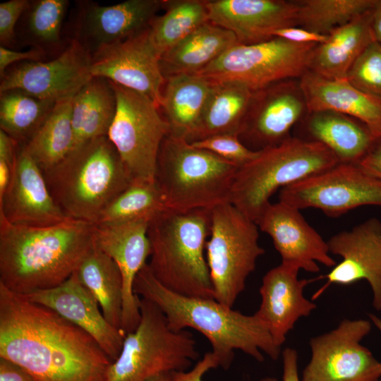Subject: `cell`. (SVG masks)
Instances as JSON below:
<instances>
[{"label": "cell", "instance_id": "obj_34", "mask_svg": "<svg viewBox=\"0 0 381 381\" xmlns=\"http://www.w3.org/2000/svg\"><path fill=\"white\" fill-rule=\"evenodd\" d=\"M162 8L164 13L150 26L162 55L209 22L207 0H165Z\"/></svg>", "mask_w": 381, "mask_h": 381}, {"label": "cell", "instance_id": "obj_45", "mask_svg": "<svg viewBox=\"0 0 381 381\" xmlns=\"http://www.w3.org/2000/svg\"><path fill=\"white\" fill-rule=\"evenodd\" d=\"M43 55L41 48H34L25 52H18L0 47V73L2 78L6 73V69L12 64L28 60L29 61H40Z\"/></svg>", "mask_w": 381, "mask_h": 381}, {"label": "cell", "instance_id": "obj_50", "mask_svg": "<svg viewBox=\"0 0 381 381\" xmlns=\"http://www.w3.org/2000/svg\"><path fill=\"white\" fill-rule=\"evenodd\" d=\"M172 373L173 372H165L159 373L147 381H172Z\"/></svg>", "mask_w": 381, "mask_h": 381}, {"label": "cell", "instance_id": "obj_41", "mask_svg": "<svg viewBox=\"0 0 381 381\" xmlns=\"http://www.w3.org/2000/svg\"><path fill=\"white\" fill-rule=\"evenodd\" d=\"M30 3L28 0H10L0 4V41L6 46L15 42L16 24Z\"/></svg>", "mask_w": 381, "mask_h": 381}, {"label": "cell", "instance_id": "obj_31", "mask_svg": "<svg viewBox=\"0 0 381 381\" xmlns=\"http://www.w3.org/2000/svg\"><path fill=\"white\" fill-rule=\"evenodd\" d=\"M253 92L231 82H213L200 123L190 143L220 134L239 135Z\"/></svg>", "mask_w": 381, "mask_h": 381}, {"label": "cell", "instance_id": "obj_7", "mask_svg": "<svg viewBox=\"0 0 381 381\" xmlns=\"http://www.w3.org/2000/svg\"><path fill=\"white\" fill-rule=\"evenodd\" d=\"M238 168L185 138L169 134L160 147L155 181L167 209L212 210L229 202Z\"/></svg>", "mask_w": 381, "mask_h": 381}, {"label": "cell", "instance_id": "obj_2", "mask_svg": "<svg viewBox=\"0 0 381 381\" xmlns=\"http://www.w3.org/2000/svg\"><path fill=\"white\" fill-rule=\"evenodd\" d=\"M94 224L67 218L48 226L0 217V284L25 295L68 279L94 247Z\"/></svg>", "mask_w": 381, "mask_h": 381}, {"label": "cell", "instance_id": "obj_16", "mask_svg": "<svg viewBox=\"0 0 381 381\" xmlns=\"http://www.w3.org/2000/svg\"><path fill=\"white\" fill-rule=\"evenodd\" d=\"M308 112L299 79H289L253 92L238 137L259 151L290 138L291 128Z\"/></svg>", "mask_w": 381, "mask_h": 381}, {"label": "cell", "instance_id": "obj_29", "mask_svg": "<svg viewBox=\"0 0 381 381\" xmlns=\"http://www.w3.org/2000/svg\"><path fill=\"white\" fill-rule=\"evenodd\" d=\"M237 44L231 32L209 21L162 55L163 75L196 74Z\"/></svg>", "mask_w": 381, "mask_h": 381}, {"label": "cell", "instance_id": "obj_20", "mask_svg": "<svg viewBox=\"0 0 381 381\" xmlns=\"http://www.w3.org/2000/svg\"><path fill=\"white\" fill-rule=\"evenodd\" d=\"M23 296L89 334L111 361L120 354L126 334L106 320L97 301L80 282L75 272L54 288Z\"/></svg>", "mask_w": 381, "mask_h": 381}, {"label": "cell", "instance_id": "obj_43", "mask_svg": "<svg viewBox=\"0 0 381 381\" xmlns=\"http://www.w3.org/2000/svg\"><path fill=\"white\" fill-rule=\"evenodd\" d=\"M219 366L218 358L212 351L207 352L190 370L173 372L172 381H202L207 372Z\"/></svg>", "mask_w": 381, "mask_h": 381}, {"label": "cell", "instance_id": "obj_49", "mask_svg": "<svg viewBox=\"0 0 381 381\" xmlns=\"http://www.w3.org/2000/svg\"><path fill=\"white\" fill-rule=\"evenodd\" d=\"M371 28L375 41L381 44V0H377L373 9Z\"/></svg>", "mask_w": 381, "mask_h": 381}, {"label": "cell", "instance_id": "obj_32", "mask_svg": "<svg viewBox=\"0 0 381 381\" xmlns=\"http://www.w3.org/2000/svg\"><path fill=\"white\" fill-rule=\"evenodd\" d=\"M75 273L80 282L97 301L106 320L121 329L123 279L115 262L94 242L92 250Z\"/></svg>", "mask_w": 381, "mask_h": 381}, {"label": "cell", "instance_id": "obj_24", "mask_svg": "<svg viewBox=\"0 0 381 381\" xmlns=\"http://www.w3.org/2000/svg\"><path fill=\"white\" fill-rule=\"evenodd\" d=\"M308 112L330 111L364 124L377 141L381 139V99L367 94L346 78L329 79L310 71L299 78Z\"/></svg>", "mask_w": 381, "mask_h": 381}, {"label": "cell", "instance_id": "obj_21", "mask_svg": "<svg viewBox=\"0 0 381 381\" xmlns=\"http://www.w3.org/2000/svg\"><path fill=\"white\" fill-rule=\"evenodd\" d=\"M0 217L13 224L37 226L68 218L55 202L43 171L23 145L18 147L11 183L0 199Z\"/></svg>", "mask_w": 381, "mask_h": 381}, {"label": "cell", "instance_id": "obj_46", "mask_svg": "<svg viewBox=\"0 0 381 381\" xmlns=\"http://www.w3.org/2000/svg\"><path fill=\"white\" fill-rule=\"evenodd\" d=\"M0 381H38L20 365L0 358Z\"/></svg>", "mask_w": 381, "mask_h": 381}, {"label": "cell", "instance_id": "obj_25", "mask_svg": "<svg viewBox=\"0 0 381 381\" xmlns=\"http://www.w3.org/2000/svg\"><path fill=\"white\" fill-rule=\"evenodd\" d=\"M162 0H128L112 6L91 4L85 8L80 20L83 39L93 52L133 36L150 26Z\"/></svg>", "mask_w": 381, "mask_h": 381}, {"label": "cell", "instance_id": "obj_22", "mask_svg": "<svg viewBox=\"0 0 381 381\" xmlns=\"http://www.w3.org/2000/svg\"><path fill=\"white\" fill-rule=\"evenodd\" d=\"M209 21L231 32L240 44L267 41L297 26V4L286 0H207Z\"/></svg>", "mask_w": 381, "mask_h": 381}, {"label": "cell", "instance_id": "obj_37", "mask_svg": "<svg viewBox=\"0 0 381 381\" xmlns=\"http://www.w3.org/2000/svg\"><path fill=\"white\" fill-rule=\"evenodd\" d=\"M297 4V26L328 35L371 10L377 0H301Z\"/></svg>", "mask_w": 381, "mask_h": 381}, {"label": "cell", "instance_id": "obj_39", "mask_svg": "<svg viewBox=\"0 0 381 381\" xmlns=\"http://www.w3.org/2000/svg\"><path fill=\"white\" fill-rule=\"evenodd\" d=\"M346 79L361 91L381 99V44L371 42L353 62Z\"/></svg>", "mask_w": 381, "mask_h": 381}, {"label": "cell", "instance_id": "obj_35", "mask_svg": "<svg viewBox=\"0 0 381 381\" xmlns=\"http://www.w3.org/2000/svg\"><path fill=\"white\" fill-rule=\"evenodd\" d=\"M166 210L164 195L155 180H133L105 207L96 224L150 222Z\"/></svg>", "mask_w": 381, "mask_h": 381}, {"label": "cell", "instance_id": "obj_23", "mask_svg": "<svg viewBox=\"0 0 381 381\" xmlns=\"http://www.w3.org/2000/svg\"><path fill=\"white\" fill-rule=\"evenodd\" d=\"M299 271L281 262L264 275L260 288L261 303L255 314L280 348L296 322L317 308L303 295L313 279H298Z\"/></svg>", "mask_w": 381, "mask_h": 381}, {"label": "cell", "instance_id": "obj_48", "mask_svg": "<svg viewBox=\"0 0 381 381\" xmlns=\"http://www.w3.org/2000/svg\"><path fill=\"white\" fill-rule=\"evenodd\" d=\"M373 145L358 164L370 174L381 179V139Z\"/></svg>", "mask_w": 381, "mask_h": 381}, {"label": "cell", "instance_id": "obj_8", "mask_svg": "<svg viewBox=\"0 0 381 381\" xmlns=\"http://www.w3.org/2000/svg\"><path fill=\"white\" fill-rule=\"evenodd\" d=\"M140 315L110 364L106 381H147L162 373L186 370L199 357L193 334L171 330L155 303L140 298Z\"/></svg>", "mask_w": 381, "mask_h": 381}, {"label": "cell", "instance_id": "obj_47", "mask_svg": "<svg viewBox=\"0 0 381 381\" xmlns=\"http://www.w3.org/2000/svg\"><path fill=\"white\" fill-rule=\"evenodd\" d=\"M282 381H301L298 371V353L292 348H285L282 352Z\"/></svg>", "mask_w": 381, "mask_h": 381}, {"label": "cell", "instance_id": "obj_42", "mask_svg": "<svg viewBox=\"0 0 381 381\" xmlns=\"http://www.w3.org/2000/svg\"><path fill=\"white\" fill-rule=\"evenodd\" d=\"M19 143L0 129V199L11 183L15 169Z\"/></svg>", "mask_w": 381, "mask_h": 381}, {"label": "cell", "instance_id": "obj_9", "mask_svg": "<svg viewBox=\"0 0 381 381\" xmlns=\"http://www.w3.org/2000/svg\"><path fill=\"white\" fill-rule=\"evenodd\" d=\"M258 226L230 202L211 210L206 258L214 299L232 308L265 253L260 246Z\"/></svg>", "mask_w": 381, "mask_h": 381}, {"label": "cell", "instance_id": "obj_36", "mask_svg": "<svg viewBox=\"0 0 381 381\" xmlns=\"http://www.w3.org/2000/svg\"><path fill=\"white\" fill-rule=\"evenodd\" d=\"M56 102L42 99L19 90L1 92V130L18 143L28 142L53 109Z\"/></svg>", "mask_w": 381, "mask_h": 381}, {"label": "cell", "instance_id": "obj_51", "mask_svg": "<svg viewBox=\"0 0 381 381\" xmlns=\"http://www.w3.org/2000/svg\"><path fill=\"white\" fill-rule=\"evenodd\" d=\"M370 320L374 324V325L379 329L381 333V319L375 316V315H369Z\"/></svg>", "mask_w": 381, "mask_h": 381}, {"label": "cell", "instance_id": "obj_27", "mask_svg": "<svg viewBox=\"0 0 381 381\" xmlns=\"http://www.w3.org/2000/svg\"><path fill=\"white\" fill-rule=\"evenodd\" d=\"M213 82L197 74L167 77L161 107L172 135L190 142L201 119Z\"/></svg>", "mask_w": 381, "mask_h": 381}, {"label": "cell", "instance_id": "obj_1", "mask_svg": "<svg viewBox=\"0 0 381 381\" xmlns=\"http://www.w3.org/2000/svg\"><path fill=\"white\" fill-rule=\"evenodd\" d=\"M0 358L38 381H106L112 362L84 330L1 284Z\"/></svg>", "mask_w": 381, "mask_h": 381}, {"label": "cell", "instance_id": "obj_17", "mask_svg": "<svg viewBox=\"0 0 381 381\" xmlns=\"http://www.w3.org/2000/svg\"><path fill=\"white\" fill-rule=\"evenodd\" d=\"M329 253L341 257L326 274L313 279H326V283L313 296L318 298L331 284L350 285L366 280L372 289L373 305L381 310V222L375 217L340 231L328 241Z\"/></svg>", "mask_w": 381, "mask_h": 381}, {"label": "cell", "instance_id": "obj_14", "mask_svg": "<svg viewBox=\"0 0 381 381\" xmlns=\"http://www.w3.org/2000/svg\"><path fill=\"white\" fill-rule=\"evenodd\" d=\"M150 28L92 53L90 73L144 95L161 107L166 78Z\"/></svg>", "mask_w": 381, "mask_h": 381}, {"label": "cell", "instance_id": "obj_28", "mask_svg": "<svg viewBox=\"0 0 381 381\" xmlns=\"http://www.w3.org/2000/svg\"><path fill=\"white\" fill-rule=\"evenodd\" d=\"M308 114V140L324 145L339 163L358 164L377 142L364 124L351 117L330 111Z\"/></svg>", "mask_w": 381, "mask_h": 381}, {"label": "cell", "instance_id": "obj_11", "mask_svg": "<svg viewBox=\"0 0 381 381\" xmlns=\"http://www.w3.org/2000/svg\"><path fill=\"white\" fill-rule=\"evenodd\" d=\"M111 83L116 111L107 137L133 181H155L158 155L170 133L169 126L149 97Z\"/></svg>", "mask_w": 381, "mask_h": 381}, {"label": "cell", "instance_id": "obj_10", "mask_svg": "<svg viewBox=\"0 0 381 381\" xmlns=\"http://www.w3.org/2000/svg\"><path fill=\"white\" fill-rule=\"evenodd\" d=\"M317 45L279 37L237 44L196 74L212 82L238 83L255 92L277 82L301 78L309 70Z\"/></svg>", "mask_w": 381, "mask_h": 381}, {"label": "cell", "instance_id": "obj_33", "mask_svg": "<svg viewBox=\"0 0 381 381\" xmlns=\"http://www.w3.org/2000/svg\"><path fill=\"white\" fill-rule=\"evenodd\" d=\"M73 97L56 101L37 131L23 144L43 172L60 163L73 148L71 119Z\"/></svg>", "mask_w": 381, "mask_h": 381}, {"label": "cell", "instance_id": "obj_13", "mask_svg": "<svg viewBox=\"0 0 381 381\" xmlns=\"http://www.w3.org/2000/svg\"><path fill=\"white\" fill-rule=\"evenodd\" d=\"M366 320H341L332 330L310 340L311 358L301 381H377L381 362L361 341L370 332Z\"/></svg>", "mask_w": 381, "mask_h": 381}, {"label": "cell", "instance_id": "obj_3", "mask_svg": "<svg viewBox=\"0 0 381 381\" xmlns=\"http://www.w3.org/2000/svg\"><path fill=\"white\" fill-rule=\"evenodd\" d=\"M134 293L155 303L164 315L169 327L179 332L190 327L210 341L220 366L228 369L240 350L259 362L262 353L277 361L281 348L256 314L248 315L213 298L189 297L176 294L159 283L147 263L137 274Z\"/></svg>", "mask_w": 381, "mask_h": 381}, {"label": "cell", "instance_id": "obj_26", "mask_svg": "<svg viewBox=\"0 0 381 381\" xmlns=\"http://www.w3.org/2000/svg\"><path fill=\"white\" fill-rule=\"evenodd\" d=\"M373 8L332 30L314 49L309 71L329 79L346 78L353 62L375 41L371 28Z\"/></svg>", "mask_w": 381, "mask_h": 381}, {"label": "cell", "instance_id": "obj_19", "mask_svg": "<svg viewBox=\"0 0 381 381\" xmlns=\"http://www.w3.org/2000/svg\"><path fill=\"white\" fill-rule=\"evenodd\" d=\"M268 234L281 256V262L299 270L318 272L320 263L333 267L327 241L312 227L300 210L278 201L270 203L256 222Z\"/></svg>", "mask_w": 381, "mask_h": 381}, {"label": "cell", "instance_id": "obj_38", "mask_svg": "<svg viewBox=\"0 0 381 381\" xmlns=\"http://www.w3.org/2000/svg\"><path fill=\"white\" fill-rule=\"evenodd\" d=\"M66 0L35 1L29 11L28 29L34 40L45 45L59 42Z\"/></svg>", "mask_w": 381, "mask_h": 381}, {"label": "cell", "instance_id": "obj_52", "mask_svg": "<svg viewBox=\"0 0 381 381\" xmlns=\"http://www.w3.org/2000/svg\"><path fill=\"white\" fill-rule=\"evenodd\" d=\"M260 381H278V380L273 377H266L261 379Z\"/></svg>", "mask_w": 381, "mask_h": 381}, {"label": "cell", "instance_id": "obj_18", "mask_svg": "<svg viewBox=\"0 0 381 381\" xmlns=\"http://www.w3.org/2000/svg\"><path fill=\"white\" fill-rule=\"evenodd\" d=\"M150 221L145 219L94 224L95 244L117 265L123 279V306L121 329L126 335L138 327L140 298L134 293L133 284L147 264L151 248L147 236Z\"/></svg>", "mask_w": 381, "mask_h": 381}, {"label": "cell", "instance_id": "obj_44", "mask_svg": "<svg viewBox=\"0 0 381 381\" xmlns=\"http://www.w3.org/2000/svg\"><path fill=\"white\" fill-rule=\"evenodd\" d=\"M274 37H279L296 44H321L327 35L318 34L298 26L285 28L277 31Z\"/></svg>", "mask_w": 381, "mask_h": 381}, {"label": "cell", "instance_id": "obj_4", "mask_svg": "<svg viewBox=\"0 0 381 381\" xmlns=\"http://www.w3.org/2000/svg\"><path fill=\"white\" fill-rule=\"evenodd\" d=\"M210 216L211 210H166L149 222L147 265L168 289L186 296L214 299L205 253Z\"/></svg>", "mask_w": 381, "mask_h": 381}, {"label": "cell", "instance_id": "obj_12", "mask_svg": "<svg viewBox=\"0 0 381 381\" xmlns=\"http://www.w3.org/2000/svg\"><path fill=\"white\" fill-rule=\"evenodd\" d=\"M279 201L300 210L319 209L337 217L362 206L381 207V179L358 164L338 163L283 188Z\"/></svg>", "mask_w": 381, "mask_h": 381}, {"label": "cell", "instance_id": "obj_6", "mask_svg": "<svg viewBox=\"0 0 381 381\" xmlns=\"http://www.w3.org/2000/svg\"><path fill=\"white\" fill-rule=\"evenodd\" d=\"M338 163L324 145L291 136L238 168L229 202L256 223L277 190Z\"/></svg>", "mask_w": 381, "mask_h": 381}, {"label": "cell", "instance_id": "obj_53", "mask_svg": "<svg viewBox=\"0 0 381 381\" xmlns=\"http://www.w3.org/2000/svg\"><path fill=\"white\" fill-rule=\"evenodd\" d=\"M377 381H381V378L380 380H378Z\"/></svg>", "mask_w": 381, "mask_h": 381}, {"label": "cell", "instance_id": "obj_5", "mask_svg": "<svg viewBox=\"0 0 381 381\" xmlns=\"http://www.w3.org/2000/svg\"><path fill=\"white\" fill-rule=\"evenodd\" d=\"M43 174L64 214L92 224L97 223L105 207L133 181L107 136L73 148Z\"/></svg>", "mask_w": 381, "mask_h": 381}, {"label": "cell", "instance_id": "obj_30", "mask_svg": "<svg viewBox=\"0 0 381 381\" xmlns=\"http://www.w3.org/2000/svg\"><path fill=\"white\" fill-rule=\"evenodd\" d=\"M116 111V97L111 83L104 78L92 77L73 98V148L107 136Z\"/></svg>", "mask_w": 381, "mask_h": 381}, {"label": "cell", "instance_id": "obj_40", "mask_svg": "<svg viewBox=\"0 0 381 381\" xmlns=\"http://www.w3.org/2000/svg\"><path fill=\"white\" fill-rule=\"evenodd\" d=\"M208 150L238 167L253 159L258 153L247 147L237 134H220L190 143Z\"/></svg>", "mask_w": 381, "mask_h": 381}, {"label": "cell", "instance_id": "obj_15", "mask_svg": "<svg viewBox=\"0 0 381 381\" xmlns=\"http://www.w3.org/2000/svg\"><path fill=\"white\" fill-rule=\"evenodd\" d=\"M92 53L73 40L53 60L27 61L6 71L0 92L19 90L42 99L56 102L73 97L92 78Z\"/></svg>", "mask_w": 381, "mask_h": 381}]
</instances>
